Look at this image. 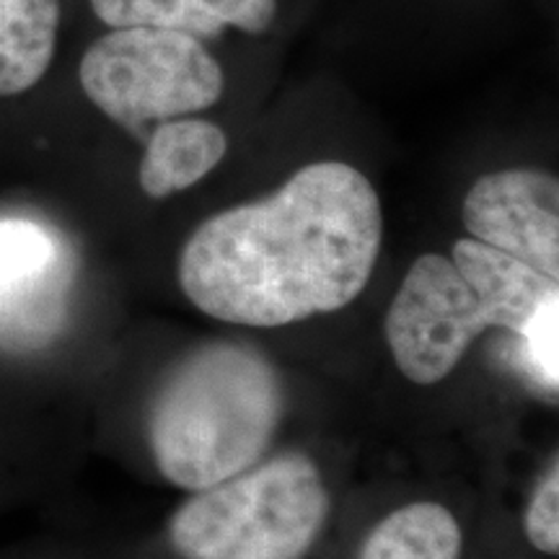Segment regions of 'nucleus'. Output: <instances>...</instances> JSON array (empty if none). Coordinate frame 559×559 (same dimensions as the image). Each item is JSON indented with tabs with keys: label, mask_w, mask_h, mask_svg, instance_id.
<instances>
[{
	"label": "nucleus",
	"mask_w": 559,
	"mask_h": 559,
	"mask_svg": "<svg viewBox=\"0 0 559 559\" xmlns=\"http://www.w3.org/2000/svg\"><path fill=\"white\" fill-rule=\"evenodd\" d=\"M383 210L355 166L317 160L267 198L202 221L179 254L194 309L251 330H277L347 309L379 262Z\"/></svg>",
	"instance_id": "f257e3e1"
},
{
	"label": "nucleus",
	"mask_w": 559,
	"mask_h": 559,
	"mask_svg": "<svg viewBox=\"0 0 559 559\" xmlns=\"http://www.w3.org/2000/svg\"><path fill=\"white\" fill-rule=\"evenodd\" d=\"M283 415V376L267 355L243 342H205L153 394L151 456L166 481L200 492L267 456Z\"/></svg>",
	"instance_id": "f03ea898"
},
{
	"label": "nucleus",
	"mask_w": 559,
	"mask_h": 559,
	"mask_svg": "<svg viewBox=\"0 0 559 559\" xmlns=\"http://www.w3.org/2000/svg\"><path fill=\"white\" fill-rule=\"evenodd\" d=\"M559 283L472 236L451 257L412 262L391 300L383 334L396 368L417 386L445 381L487 330L523 337Z\"/></svg>",
	"instance_id": "7ed1b4c3"
},
{
	"label": "nucleus",
	"mask_w": 559,
	"mask_h": 559,
	"mask_svg": "<svg viewBox=\"0 0 559 559\" xmlns=\"http://www.w3.org/2000/svg\"><path fill=\"white\" fill-rule=\"evenodd\" d=\"M330 510L317 461L288 451L192 492L169 519V542L181 559H306Z\"/></svg>",
	"instance_id": "20e7f679"
},
{
	"label": "nucleus",
	"mask_w": 559,
	"mask_h": 559,
	"mask_svg": "<svg viewBox=\"0 0 559 559\" xmlns=\"http://www.w3.org/2000/svg\"><path fill=\"white\" fill-rule=\"evenodd\" d=\"M79 79L96 109L143 135L151 122L177 120L221 102L223 68L202 39L177 29H111L83 55Z\"/></svg>",
	"instance_id": "39448f33"
},
{
	"label": "nucleus",
	"mask_w": 559,
	"mask_h": 559,
	"mask_svg": "<svg viewBox=\"0 0 559 559\" xmlns=\"http://www.w3.org/2000/svg\"><path fill=\"white\" fill-rule=\"evenodd\" d=\"M466 234L559 283V181L539 169L479 177L461 207Z\"/></svg>",
	"instance_id": "423d86ee"
},
{
	"label": "nucleus",
	"mask_w": 559,
	"mask_h": 559,
	"mask_svg": "<svg viewBox=\"0 0 559 559\" xmlns=\"http://www.w3.org/2000/svg\"><path fill=\"white\" fill-rule=\"evenodd\" d=\"M91 9L111 29L156 26L177 29L198 39H215L234 26L264 34L277 13V0H88Z\"/></svg>",
	"instance_id": "0eeeda50"
},
{
	"label": "nucleus",
	"mask_w": 559,
	"mask_h": 559,
	"mask_svg": "<svg viewBox=\"0 0 559 559\" xmlns=\"http://www.w3.org/2000/svg\"><path fill=\"white\" fill-rule=\"evenodd\" d=\"M226 151V132L218 124L185 117L158 122L140 160V190L153 200L190 190L221 164Z\"/></svg>",
	"instance_id": "6e6552de"
},
{
	"label": "nucleus",
	"mask_w": 559,
	"mask_h": 559,
	"mask_svg": "<svg viewBox=\"0 0 559 559\" xmlns=\"http://www.w3.org/2000/svg\"><path fill=\"white\" fill-rule=\"evenodd\" d=\"M60 0H0V96L37 86L52 66Z\"/></svg>",
	"instance_id": "1a4fd4ad"
},
{
	"label": "nucleus",
	"mask_w": 559,
	"mask_h": 559,
	"mask_svg": "<svg viewBox=\"0 0 559 559\" xmlns=\"http://www.w3.org/2000/svg\"><path fill=\"white\" fill-rule=\"evenodd\" d=\"M464 531L449 508L432 500L391 510L370 528L355 559H461Z\"/></svg>",
	"instance_id": "9d476101"
},
{
	"label": "nucleus",
	"mask_w": 559,
	"mask_h": 559,
	"mask_svg": "<svg viewBox=\"0 0 559 559\" xmlns=\"http://www.w3.org/2000/svg\"><path fill=\"white\" fill-rule=\"evenodd\" d=\"M523 353H526L528 366L539 376L544 386L557 394L559 386V360H557V345H559V296H551L547 304L536 311L534 321L528 330L523 332Z\"/></svg>",
	"instance_id": "9b49d317"
},
{
	"label": "nucleus",
	"mask_w": 559,
	"mask_h": 559,
	"mask_svg": "<svg viewBox=\"0 0 559 559\" xmlns=\"http://www.w3.org/2000/svg\"><path fill=\"white\" fill-rule=\"evenodd\" d=\"M523 531L531 547L542 555H559V464L551 461L549 472L544 474L539 487L531 495V502L523 515Z\"/></svg>",
	"instance_id": "f8f14e48"
}]
</instances>
